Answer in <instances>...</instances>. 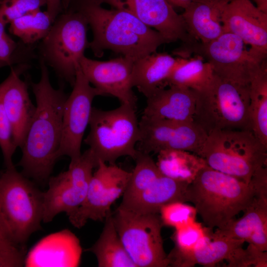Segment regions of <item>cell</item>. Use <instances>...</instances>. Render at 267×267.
<instances>
[{
	"label": "cell",
	"mask_w": 267,
	"mask_h": 267,
	"mask_svg": "<svg viewBox=\"0 0 267 267\" xmlns=\"http://www.w3.org/2000/svg\"><path fill=\"white\" fill-rule=\"evenodd\" d=\"M41 78L38 83L29 80L36 101V111L21 148L17 164L22 173L40 183H46L58 160L61 138L64 104L67 98L63 85L54 89L45 62L40 61Z\"/></svg>",
	"instance_id": "cell-1"
},
{
	"label": "cell",
	"mask_w": 267,
	"mask_h": 267,
	"mask_svg": "<svg viewBox=\"0 0 267 267\" xmlns=\"http://www.w3.org/2000/svg\"><path fill=\"white\" fill-rule=\"evenodd\" d=\"M80 11L92 29L93 40L88 47L96 56L109 49L136 60L156 52L160 45L167 43L158 31L127 11L107 9L87 1Z\"/></svg>",
	"instance_id": "cell-2"
},
{
	"label": "cell",
	"mask_w": 267,
	"mask_h": 267,
	"mask_svg": "<svg viewBox=\"0 0 267 267\" xmlns=\"http://www.w3.org/2000/svg\"><path fill=\"white\" fill-rule=\"evenodd\" d=\"M261 188L207 165L187 186L186 202L193 204L206 226L220 228L249 206Z\"/></svg>",
	"instance_id": "cell-3"
},
{
	"label": "cell",
	"mask_w": 267,
	"mask_h": 267,
	"mask_svg": "<svg viewBox=\"0 0 267 267\" xmlns=\"http://www.w3.org/2000/svg\"><path fill=\"white\" fill-rule=\"evenodd\" d=\"M198 155L211 168L249 183L267 166V147L251 130H218L208 134Z\"/></svg>",
	"instance_id": "cell-4"
},
{
	"label": "cell",
	"mask_w": 267,
	"mask_h": 267,
	"mask_svg": "<svg viewBox=\"0 0 267 267\" xmlns=\"http://www.w3.org/2000/svg\"><path fill=\"white\" fill-rule=\"evenodd\" d=\"M236 35L224 31L207 43L182 44L174 51L181 58L194 53L208 62L220 78L242 85H249L253 77L267 61V54L249 47Z\"/></svg>",
	"instance_id": "cell-5"
},
{
	"label": "cell",
	"mask_w": 267,
	"mask_h": 267,
	"mask_svg": "<svg viewBox=\"0 0 267 267\" xmlns=\"http://www.w3.org/2000/svg\"><path fill=\"white\" fill-rule=\"evenodd\" d=\"M0 214L18 246L26 248L30 236L40 230L44 192L15 167L0 175Z\"/></svg>",
	"instance_id": "cell-6"
},
{
	"label": "cell",
	"mask_w": 267,
	"mask_h": 267,
	"mask_svg": "<svg viewBox=\"0 0 267 267\" xmlns=\"http://www.w3.org/2000/svg\"><path fill=\"white\" fill-rule=\"evenodd\" d=\"M89 125L84 142L98 161L115 164L123 156L134 160L140 139L136 108L124 104L110 110L92 107Z\"/></svg>",
	"instance_id": "cell-7"
},
{
	"label": "cell",
	"mask_w": 267,
	"mask_h": 267,
	"mask_svg": "<svg viewBox=\"0 0 267 267\" xmlns=\"http://www.w3.org/2000/svg\"><path fill=\"white\" fill-rule=\"evenodd\" d=\"M195 92L193 121L207 134L218 130L251 131L249 85L232 83L215 74L208 89Z\"/></svg>",
	"instance_id": "cell-8"
},
{
	"label": "cell",
	"mask_w": 267,
	"mask_h": 267,
	"mask_svg": "<svg viewBox=\"0 0 267 267\" xmlns=\"http://www.w3.org/2000/svg\"><path fill=\"white\" fill-rule=\"evenodd\" d=\"M116 230L136 267H167L159 213H140L118 207L112 213Z\"/></svg>",
	"instance_id": "cell-9"
},
{
	"label": "cell",
	"mask_w": 267,
	"mask_h": 267,
	"mask_svg": "<svg viewBox=\"0 0 267 267\" xmlns=\"http://www.w3.org/2000/svg\"><path fill=\"white\" fill-rule=\"evenodd\" d=\"M88 23L80 11L56 17L41 46L42 58L62 79L74 85L89 43Z\"/></svg>",
	"instance_id": "cell-10"
},
{
	"label": "cell",
	"mask_w": 267,
	"mask_h": 267,
	"mask_svg": "<svg viewBox=\"0 0 267 267\" xmlns=\"http://www.w3.org/2000/svg\"><path fill=\"white\" fill-rule=\"evenodd\" d=\"M98 164L89 148L78 158L71 160L67 171L49 178L48 188L44 192V222H51L62 212L68 216L79 207L86 196L92 170Z\"/></svg>",
	"instance_id": "cell-11"
},
{
	"label": "cell",
	"mask_w": 267,
	"mask_h": 267,
	"mask_svg": "<svg viewBox=\"0 0 267 267\" xmlns=\"http://www.w3.org/2000/svg\"><path fill=\"white\" fill-rule=\"evenodd\" d=\"M92 174L84 200L79 207L68 215L70 222L80 228L88 220L102 222L112 213L111 207L123 195L131 176L116 164L98 161Z\"/></svg>",
	"instance_id": "cell-12"
},
{
	"label": "cell",
	"mask_w": 267,
	"mask_h": 267,
	"mask_svg": "<svg viewBox=\"0 0 267 267\" xmlns=\"http://www.w3.org/2000/svg\"><path fill=\"white\" fill-rule=\"evenodd\" d=\"M137 149L149 154L166 150H180L198 155L207 136L194 121L151 120L141 118Z\"/></svg>",
	"instance_id": "cell-13"
},
{
	"label": "cell",
	"mask_w": 267,
	"mask_h": 267,
	"mask_svg": "<svg viewBox=\"0 0 267 267\" xmlns=\"http://www.w3.org/2000/svg\"><path fill=\"white\" fill-rule=\"evenodd\" d=\"M73 86V90L64 104L58 159L67 156L74 160L81 155L82 140L89 125L92 101L95 97L100 95L97 89L90 85L80 67Z\"/></svg>",
	"instance_id": "cell-14"
},
{
	"label": "cell",
	"mask_w": 267,
	"mask_h": 267,
	"mask_svg": "<svg viewBox=\"0 0 267 267\" xmlns=\"http://www.w3.org/2000/svg\"><path fill=\"white\" fill-rule=\"evenodd\" d=\"M100 4L107 3L114 8L127 11L161 34L167 43L194 40L188 34L181 14L168 0H86Z\"/></svg>",
	"instance_id": "cell-15"
},
{
	"label": "cell",
	"mask_w": 267,
	"mask_h": 267,
	"mask_svg": "<svg viewBox=\"0 0 267 267\" xmlns=\"http://www.w3.org/2000/svg\"><path fill=\"white\" fill-rule=\"evenodd\" d=\"M134 60L122 56L107 61H98L84 55L80 62V67L100 95L114 96L121 104L136 108L137 97L132 85Z\"/></svg>",
	"instance_id": "cell-16"
},
{
	"label": "cell",
	"mask_w": 267,
	"mask_h": 267,
	"mask_svg": "<svg viewBox=\"0 0 267 267\" xmlns=\"http://www.w3.org/2000/svg\"><path fill=\"white\" fill-rule=\"evenodd\" d=\"M27 67L22 65L12 68L8 76L0 84V96L11 126L13 143L20 148L36 109L29 96L27 82L20 77Z\"/></svg>",
	"instance_id": "cell-17"
},
{
	"label": "cell",
	"mask_w": 267,
	"mask_h": 267,
	"mask_svg": "<svg viewBox=\"0 0 267 267\" xmlns=\"http://www.w3.org/2000/svg\"><path fill=\"white\" fill-rule=\"evenodd\" d=\"M224 31L239 37L250 47L267 54V13L251 0H230L222 16Z\"/></svg>",
	"instance_id": "cell-18"
},
{
	"label": "cell",
	"mask_w": 267,
	"mask_h": 267,
	"mask_svg": "<svg viewBox=\"0 0 267 267\" xmlns=\"http://www.w3.org/2000/svg\"><path fill=\"white\" fill-rule=\"evenodd\" d=\"M82 253L80 240L65 229L45 237L26 255L25 267H78Z\"/></svg>",
	"instance_id": "cell-19"
},
{
	"label": "cell",
	"mask_w": 267,
	"mask_h": 267,
	"mask_svg": "<svg viewBox=\"0 0 267 267\" xmlns=\"http://www.w3.org/2000/svg\"><path fill=\"white\" fill-rule=\"evenodd\" d=\"M239 219L217 228L218 236L242 240L263 251L267 250V189L258 190Z\"/></svg>",
	"instance_id": "cell-20"
},
{
	"label": "cell",
	"mask_w": 267,
	"mask_h": 267,
	"mask_svg": "<svg viewBox=\"0 0 267 267\" xmlns=\"http://www.w3.org/2000/svg\"><path fill=\"white\" fill-rule=\"evenodd\" d=\"M146 99L141 118L151 120L193 121L196 94L192 89L171 86L158 90Z\"/></svg>",
	"instance_id": "cell-21"
},
{
	"label": "cell",
	"mask_w": 267,
	"mask_h": 267,
	"mask_svg": "<svg viewBox=\"0 0 267 267\" xmlns=\"http://www.w3.org/2000/svg\"><path fill=\"white\" fill-rule=\"evenodd\" d=\"M230 0H192L181 14L187 32L194 40L207 43L224 32L222 16Z\"/></svg>",
	"instance_id": "cell-22"
},
{
	"label": "cell",
	"mask_w": 267,
	"mask_h": 267,
	"mask_svg": "<svg viewBox=\"0 0 267 267\" xmlns=\"http://www.w3.org/2000/svg\"><path fill=\"white\" fill-rule=\"evenodd\" d=\"M182 58L157 52L134 61L132 85L146 98L166 88L171 74Z\"/></svg>",
	"instance_id": "cell-23"
},
{
	"label": "cell",
	"mask_w": 267,
	"mask_h": 267,
	"mask_svg": "<svg viewBox=\"0 0 267 267\" xmlns=\"http://www.w3.org/2000/svg\"><path fill=\"white\" fill-rule=\"evenodd\" d=\"M244 241L215 235L210 228L206 238L196 248L188 252L167 255L169 267H192L196 265L214 267L226 260Z\"/></svg>",
	"instance_id": "cell-24"
},
{
	"label": "cell",
	"mask_w": 267,
	"mask_h": 267,
	"mask_svg": "<svg viewBox=\"0 0 267 267\" xmlns=\"http://www.w3.org/2000/svg\"><path fill=\"white\" fill-rule=\"evenodd\" d=\"M189 184L162 175L145 190L119 207L140 213H159L165 204L175 202H186Z\"/></svg>",
	"instance_id": "cell-25"
},
{
	"label": "cell",
	"mask_w": 267,
	"mask_h": 267,
	"mask_svg": "<svg viewBox=\"0 0 267 267\" xmlns=\"http://www.w3.org/2000/svg\"><path fill=\"white\" fill-rule=\"evenodd\" d=\"M87 251L94 254L98 267H136L116 230L112 214L105 220L97 240Z\"/></svg>",
	"instance_id": "cell-26"
},
{
	"label": "cell",
	"mask_w": 267,
	"mask_h": 267,
	"mask_svg": "<svg viewBox=\"0 0 267 267\" xmlns=\"http://www.w3.org/2000/svg\"><path fill=\"white\" fill-rule=\"evenodd\" d=\"M157 154L156 164L163 175L188 184L207 165L202 157L187 151L166 150Z\"/></svg>",
	"instance_id": "cell-27"
},
{
	"label": "cell",
	"mask_w": 267,
	"mask_h": 267,
	"mask_svg": "<svg viewBox=\"0 0 267 267\" xmlns=\"http://www.w3.org/2000/svg\"><path fill=\"white\" fill-rule=\"evenodd\" d=\"M249 119L251 131L267 147V64L264 63L249 85Z\"/></svg>",
	"instance_id": "cell-28"
},
{
	"label": "cell",
	"mask_w": 267,
	"mask_h": 267,
	"mask_svg": "<svg viewBox=\"0 0 267 267\" xmlns=\"http://www.w3.org/2000/svg\"><path fill=\"white\" fill-rule=\"evenodd\" d=\"M214 77L210 64L201 57L195 55L190 58H182L169 76L167 86L201 92L210 87Z\"/></svg>",
	"instance_id": "cell-29"
},
{
	"label": "cell",
	"mask_w": 267,
	"mask_h": 267,
	"mask_svg": "<svg viewBox=\"0 0 267 267\" xmlns=\"http://www.w3.org/2000/svg\"><path fill=\"white\" fill-rule=\"evenodd\" d=\"M53 22L47 12L40 9L30 12L9 22V31L25 44L43 40Z\"/></svg>",
	"instance_id": "cell-30"
},
{
	"label": "cell",
	"mask_w": 267,
	"mask_h": 267,
	"mask_svg": "<svg viewBox=\"0 0 267 267\" xmlns=\"http://www.w3.org/2000/svg\"><path fill=\"white\" fill-rule=\"evenodd\" d=\"M134 160L135 167L131 172L121 204L136 196L162 175L149 154L138 150Z\"/></svg>",
	"instance_id": "cell-31"
},
{
	"label": "cell",
	"mask_w": 267,
	"mask_h": 267,
	"mask_svg": "<svg viewBox=\"0 0 267 267\" xmlns=\"http://www.w3.org/2000/svg\"><path fill=\"white\" fill-rule=\"evenodd\" d=\"M210 228L195 221L176 229L171 236L175 247L169 254H183L194 250L206 238Z\"/></svg>",
	"instance_id": "cell-32"
},
{
	"label": "cell",
	"mask_w": 267,
	"mask_h": 267,
	"mask_svg": "<svg viewBox=\"0 0 267 267\" xmlns=\"http://www.w3.org/2000/svg\"><path fill=\"white\" fill-rule=\"evenodd\" d=\"M159 214L163 226L176 229L195 221L197 213L194 206L175 201L163 206Z\"/></svg>",
	"instance_id": "cell-33"
},
{
	"label": "cell",
	"mask_w": 267,
	"mask_h": 267,
	"mask_svg": "<svg viewBox=\"0 0 267 267\" xmlns=\"http://www.w3.org/2000/svg\"><path fill=\"white\" fill-rule=\"evenodd\" d=\"M228 267H267V253L252 244L236 249L226 260Z\"/></svg>",
	"instance_id": "cell-34"
},
{
	"label": "cell",
	"mask_w": 267,
	"mask_h": 267,
	"mask_svg": "<svg viewBox=\"0 0 267 267\" xmlns=\"http://www.w3.org/2000/svg\"><path fill=\"white\" fill-rule=\"evenodd\" d=\"M0 148L6 168L15 167L12 156L17 148L13 141L11 126L0 96Z\"/></svg>",
	"instance_id": "cell-35"
},
{
	"label": "cell",
	"mask_w": 267,
	"mask_h": 267,
	"mask_svg": "<svg viewBox=\"0 0 267 267\" xmlns=\"http://www.w3.org/2000/svg\"><path fill=\"white\" fill-rule=\"evenodd\" d=\"M46 4V0H2L0 8L9 23Z\"/></svg>",
	"instance_id": "cell-36"
},
{
	"label": "cell",
	"mask_w": 267,
	"mask_h": 267,
	"mask_svg": "<svg viewBox=\"0 0 267 267\" xmlns=\"http://www.w3.org/2000/svg\"><path fill=\"white\" fill-rule=\"evenodd\" d=\"M26 248L14 246L0 251V267L25 266Z\"/></svg>",
	"instance_id": "cell-37"
},
{
	"label": "cell",
	"mask_w": 267,
	"mask_h": 267,
	"mask_svg": "<svg viewBox=\"0 0 267 267\" xmlns=\"http://www.w3.org/2000/svg\"><path fill=\"white\" fill-rule=\"evenodd\" d=\"M16 47V43L5 33L0 38V61L10 65L12 63V55Z\"/></svg>",
	"instance_id": "cell-38"
},
{
	"label": "cell",
	"mask_w": 267,
	"mask_h": 267,
	"mask_svg": "<svg viewBox=\"0 0 267 267\" xmlns=\"http://www.w3.org/2000/svg\"><path fill=\"white\" fill-rule=\"evenodd\" d=\"M14 246H19L14 241L0 214V251Z\"/></svg>",
	"instance_id": "cell-39"
},
{
	"label": "cell",
	"mask_w": 267,
	"mask_h": 267,
	"mask_svg": "<svg viewBox=\"0 0 267 267\" xmlns=\"http://www.w3.org/2000/svg\"><path fill=\"white\" fill-rule=\"evenodd\" d=\"M61 3V0H46V11L53 22L54 21L60 11Z\"/></svg>",
	"instance_id": "cell-40"
},
{
	"label": "cell",
	"mask_w": 267,
	"mask_h": 267,
	"mask_svg": "<svg viewBox=\"0 0 267 267\" xmlns=\"http://www.w3.org/2000/svg\"><path fill=\"white\" fill-rule=\"evenodd\" d=\"M7 23L8 22L0 8V38L5 33V28Z\"/></svg>",
	"instance_id": "cell-41"
},
{
	"label": "cell",
	"mask_w": 267,
	"mask_h": 267,
	"mask_svg": "<svg viewBox=\"0 0 267 267\" xmlns=\"http://www.w3.org/2000/svg\"><path fill=\"white\" fill-rule=\"evenodd\" d=\"M256 6L261 11L267 13V0H253Z\"/></svg>",
	"instance_id": "cell-42"
},
{
	"label": "cell",
	"mask_w": 267,
	"mask_h": 267,
	"mask_svg": "<svg viewBox=\"0 0 267 267\" xmlns=\"http://www.w3.org/2000/svg\"><path fill=\"white\" fill-rule=\"evenodd\" d=\"M192 0H173V6L185 7Z\"/></svg>",
	"instance_id": "cell-43"
},
{
	"label": "cell",
	"mask_w": 267,
	"mask_h": 267,
	"mask_svg": "<svg viewBox=\"0 0 267 267\" xmlns=\"http://www.w3.org/2000/svg\"><path fill=\"white\" fill-rule=\"evenodd\" d=\"M7 65H9V64L6 62L0 61V68Z\"/></svg>",
	"instance_id": "cell-44"
},
{
	"label": "cell",
	"mask_w": 267,
	"mask_h": 267,
	"mask_svg": "<svg viewBox=\"0 0 267 267\" xmlns=\"http://www.w3.org/2000/svg\"><path fill=\"white\" fill-rule=\"evenodd\" d=\"M63 3L64 4V5H65V4H67L68 3V1H69V0H63Z\"/></svg>",
	"instance_id": "cell-45"
},
{
	"label": "cell",
	"mask_w": 267,
	"mask_h": 267,
	"mask_svg": "<svg viewBox=\"0 0 267 267\" xmlns=\"http://www.w3.org/2000/svg\"><path fill=\"white\" fill-rule=\"evenodd\" d=\"M168 0L173 5V0Z\"/></svg>",
	"instance_id": "cell-46"
},
{
	"label": "cell",
	"mask_w": 267,
	"mask_h": 267,
	"mask_svg": "<svg viewBox=\"0 0 267 267\" xmlns=\"http://www.w3.org/2000/svg\"><path fill=\"white\" fill-rule=\"evenodd\" d=\"M1 1H2V0H0V4L1 2Z\"/></svg>",
	"instance_id": "cell-47"
}]
</instances>
